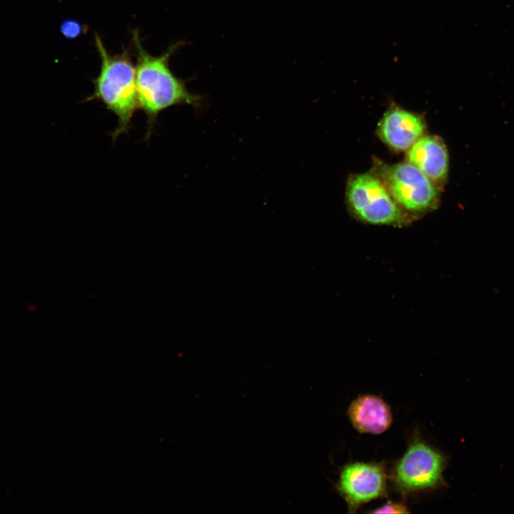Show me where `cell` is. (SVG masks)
<instances>
[{"label": "cell", "mask_w": 514, "mask_h": 514, "mask_svg": "<svg viewBox=\"0 0 514 514\" xmlns=\"http://www.w3.org/2000/svg\"><path fill=\"white\" fill-rule=\"evenodd\" d=\"M137 52L136 84L138 106L147 116L148 138L157 116L163 110L176 105L200 108L203 98L191 93L183 80L176 77L168 66V58L178 45L161 56H152L143 49L137 33L133 34Z\"/></svg>", "instance_id": "cell-1"}, {"label": "cell", "mask_w": 514, "mask_h": 514, "mask_svg": "<svg viewBox=\"0 0 514 514\" xmlns=\"http://www.w3.org/2000/svg\"><path fill=\"white\" fill-rule=\"evenodd\" d=\"M95 42L101 59V68L94 80V93L86 101H99L116 116L118 124L111 133L115 140L129 130L133 116L138 109L136 66L127 51L112 56L97 34Z\"/></svg>", "instance_id": "cell-2"}, {"label": "cell", "mask_w": 514, "mask_h": 514, "mask_svg": "<svg viewBox=\"0 0 514 514\" xmlns=\"http://www.w3.org/2000/svg\"><path fill=\"white\" fill-rule=\"evenodd\" d=\"M445 464L440 452L415 438L395 464L390 479L397 491L403 495L435 489L445 485Z\"/></svg>", "instance_id": "cell-3"}, {"label": "cell", "mask_w": 514, "mask_h": 514, "mask_svg": "<svg viewBox=\"0 0 514 514\" xmlns=\"http://www.w3.org/2000/svg\"><path fill=\"white\" fill-rule=\"evenodd\" d=\"M347 197L355 216L363 222L395 226L408 223L407 215L383 181L371 174L353 177L348 184Z\"/></svg>", "instance_id": "cell-4"}, {"label": "cell", "mask_w": 514, "mask_h": 514, "mask_svg": "<svg viewBox=\"0 0 514 514\" xmlns=\"http://www.w3.org/2000/svg\"><path fill=\"white\" fill-rule=\"evenodd\" d=\"M382 179L392 198L407 211L423 213L437 203L438 191L432 181L409 162L386 167Z\"/></svg>", "instance_id": "cell-5"}, {"label": "cell", "mask_w": 514, "mask_h": 514, "mask_svg": "<svg viewBox=\"0 0 514 514\" xmlns=\"http://www.w3.org/2000/svg\"><path fill=\"white\" fill-rule=\"evenodd\" d=\"M336 489L355 513L360 505L386 493V473L381 463L356 462L343 467Z\"/></svg>", "instance_id": "cell-6"}, {"label": "cell", "mask_w": 514, "mask_h": 514, "mask_svg": "<svg viewBox=\"0 0 514 514\" xmlns=\"http://www.w3.org/2000/svg\"><path fill=\"white\" fill-rule=\"evenodd\" d=\"M348 415L353 428L361 433H382L392 423L389 405L374 395H362L353 400Z\"/></svg>", "instance_id": "cell-7"}, {"label": "cell", "mask_w": 514, "mask_h": 514, "mask_svg": "<svg viewBox=\"0 0 514 514\" xmlns=\"http://www.w3.org/2000/svg\"><path fill=\"white\" fill-rule=\"evenodd\" d=\"M424 129L425 126L418 116L402 109L388 111L379 126L383 140L397 150L410 148L422 137Z\"/></svg>", "instance_id": "cell-8"}, {"label": "cell", "mask_w": 514, "mask_h": 514, "mask_svg": "<svg viewBox=\"0 0 514 514\" xmlns=\"http://www.w3.org/2000/svg\"><path fill=\"white\" fill-rule=\"evenodd\" d=\"M407 157L409 163L431 181H440L448 173V152L443 143L436 137L420 138L409 148Z\"/></svg>", "instance_id": "cell-9"}, {"label": "cell", "mask_w": 514, "mask_h": 514, "mask_svg": "<svg viewBox=\"0 0 514 514\" xmlns=\"http://www.w3.org/2000/svg\"><path fill=\"white\" fill-rule=\"evenodd\" d=\"M60 30L66 38L72 39L81 34L82 26L79 22L69 19L61 24Z\"/></svg>", "instance_id": "cell-10"}, {"label": "cell", "mask_w": 514, "mask_h": 514, "mask_svg": "<svg viewBox=\"0 0 514 514\" xmlns=\"http://www.w3.org/2000/svg\"><path fill=\"white\" fill-rule=\"evenodd\" d=\"M373 513H409L407 507L397 502L388 501L384 505L371 511Z\"/></svg>", "instance_id": "cell-11"}]
</instances>
